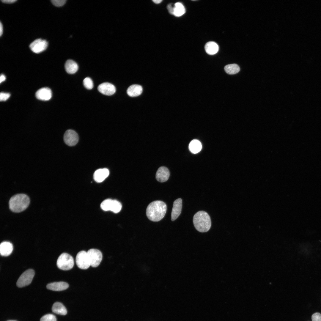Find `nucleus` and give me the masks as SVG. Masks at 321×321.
Instances as JSON below:
<instances>
[{
  "label": "nucleus",
  "instance_id": "cd10ccee",
  "mask_svg": "<svg viewBox=\"0 0 321 321\" xmlns=\"http://www.w3.org/2000/svg\"><path fill=\"white\" fill-rule=\"evenodd\" d=\"M66 0H52L53 4L56 7H60L63 6L66 3Z\"/></svg>",
  "mask_w": 321,
  "mask_h": 321
},
{
  "label": "nucleus",
  "instance_id": "5701e85b",
  "mask_svg": "<svg viewBox=\"0 0 321 321\" xmlns=\"http://www.w3.org/2000/svg\"><path fill=\"white\" fill-rule=\"evenodd\" d=\"M185 12V10L182 4L177 2L174 4V15L177 17H180Z\"/></svg>",
  "mask_w": 321,
  "mask_h": 321
},
{
  "label": "nucleus",
  "instance_id": "4be33fe9",
  "mask_svg": "<svg viewBox=\"0 0 321 321\" xmlns=\"http://www.w3.org/2000/svg\"><path fill=\"white\" fill-rule=\"evenodd\" d=\"M224 69L226 73L230 75L236 74L240 70L239 67L235 64L227 65L225 66Z\"/></svg>",
  "mask_w": 321,
  "mask_h": 321
},
{
  "label": "nucleus",
  "instance_id": "c85d7f7f",
  "mask_svg": "<svg viewBox=\"0 0 321 321\" xmlns=\"http://www.w3.org/2000/svg\"><path fill=\"white\" fill-rule=\"evenodd\" d=\"M10 94L9 93L1 92L0 94V101H5L7 100L10 96Z\"/></svg>",
  "mask_w": 321,
  "mask_h": 321
},
{
  "label": "nucleus",
  "instance_id": "6e6552de",
  "mask_svg": "<svg viewBox=\"0 0 321 321\" xmlns=\"http://www.w3.org/2000/svg\"><path fill=\"white\" fill-rule=\"evenodd\" d=\"M48 46V43L46 40L38 39L31 43L29 47L33 52L38 54L45 50Z\"/></svg>",
  "mask_w": 321,
  "mask_h": 321
},
{
  "label": "nucleus",
  "instance_id": "4468645a",
  "mask_svg": "<svg viewBox=\"0 0 321 321\" xmlns=\"http://www.w3.org/2000/svg\"><path fill=\"white\" fill-rule=\"evenodd\" d=\"M109 174V171L106 168L98 169L94 174V179L97 182H101L108 176Z\"/></svg>",
  "mask_w": 321,
  "mask_h": 321
},
{
  "label": "nucleus",
  "instance_id": "b1692460",
  "mask_svg": "<svg viewBox=\"0 0 321 321\" xmlns=\"http://www.w3.org/2000/svg\"><path fill=\"white\" fill-rule=\"evenodd\" d=\"M113 200L107 199L104 200L100 204V207L105 211H111Z\"/></svg>",
  "mask_w": 321,
  "mask_h": 321
},
{
  "label": "nucleus",
  "instance_id": "6ab92c4d",
  "mask_svg": "<svg viewBox=\"0 0 321 321\" xmlns=\"http://www.w3.org/2000/svg\"><path fill=\"white\" fill-rule=\"evenodd\" d=\"M204 48L207 54L212 55L216 54L218 52L219 47L216 43L213 41H210L206 44Z\"/></svg>",
  "mask_w": 321,
  "mask_h": 321
},
{
  "label": "nucleus",
  "instance_id": "412c9836",
  "mask_svg": "<svg viewBox=\"0 0 321 321\" xmlns=\"http://www.w3.org/2000/svg\"><path fill=\"white\" fill-rule=\"evenodd\" d=\"M189 148L191 152L194 154H196L199 152L201 150L202 145L199 141L196 139H194L190 142Z\"/></svg>",
  "mask_w": 321,
  "mask_h": 321
},
{
  "label": "nucleus",
  "instance_id": "423d86ee",
  "mask_svg": "<svg viewBox=\"0 0 321 321\" xmlns=\"http://www.w3.org/2000/svg\"><path fill=\"white\" fill-rule=\"evenodd\" d=\"M75 262L77 266L82 269H86L91 266L87 252L84 251H81L78 253Z\"/></svg>",
  "mask_w": 321,
  "mask_h": 321
},
{
  "label": "nucleus",
  "instance_id": "aec40b11",
  "mask_svg": "<svg viewBox=\"0 0 321 321\" xmlns=\"http://www.w3.org/2000/svg\"><path fill=\"white\" fill-rule=\"evenodd\" d=\"M52 310L53 312L57 314L64 315L67 313V310L63 305L61 303L56 302L53 305Z\"/></svg>",
  "mask_w": 321,
  "mask_h": 321
},
{
  "label": "nucleus",
  "instance_id": "7c9ffc66",
  "mask_svg": "<svg viewBox=\"0 0 321 321\" xmlns=\"http://www.w3.org/2000/svg\"><path fill=\"white\" fill-rule=\"evenodd\" d=\"M167 8L169 13L174 15V4L173 5L171 4H169L167 6Z\"/></svg>",
  "mask_w": 321,
  "mask_h": 321
},
{
  "label": "nucleus",
  "instance_id": "c756f323",
  "mask_svg": "<svg viewBox=\"0 0 321 321\" xmlns=\"http://www.w3.org/2000/svg\"><path fill=\"white\" fill-rule=\"evenodd\" d=\"M312 321H321V314L316 312L312 314L311 316Z\"/></svg>",
  "mask_w": 321,
  "mask_h": 321
},
{
  "label": "nucleus",
  "instance_id": "9b49d317",
  "mask_svg": "<svg viewBox=\"0 0 321 321\" xmlns=\"http://www.w3.org/2000/svg\"><path fill=\"white\" fill-rule=\"evenodd\" d=\"M182 207V200L179 198L175 200L173 202L171 214V220H175L180 215Z\"/></svg>",
  "mask_w": 321,
  "mask_h": 321
},
{
  "label": "nucleus",
  "instance_id": "a878e982",
  "mask_svg": "<svg viewBox=\"0 0 321 321\" xmlns=\"http://www.w3.org/2000/svg\"><path fill=\"white\" fill-rule=\"evenodd\" d=\"M83 84L84 87L88 89H92L93 87L92 80L89 77L85 78L83 81Z\"/></svg>",
  "mask_w": 321,
  "mask_h": 321
},
{
  "label": "nucleus",
  "instance_id": "39448f33",
  "mask_svg": "<svg viewBox=\"0 0 321 321\" xmlns=\"http://www.w3.org/2000/svg\"><path fill=\"white\" fill-rule=\"evenodd\" d=\"M34 274V271L33 269H29L25 271L18 280L17 286L18 287H22L29 285L31 283Z\"/></svg>",
  "mask_w": 321,
  "mask_h": 321
},
{
  "label": "nucleus",
  "instance_id": "7ed1b4c3",
  "mask_svg": "<svg viewBox=\"0 0 321 321\" xmlns=\"http://www.w3.org/2000/svg\"><path fill=\"white\" fill-rule=\"evenodd\" d=\"M29 197L24 194H18L12 196L9 203V208L15 213H20L26 209L30 203Z\"/></svg>",
  "mask_w": 321,
  "mask_h": 321
},
{
  "label": "nucleus",
  "instance_id": "c9c22d12",
  "mask_svg": "<svg viewBox=\"0 0 321 321\" xmlns=\"http://www.w3.org/2000/svg\"><path fill=\"white\" fill-rule=\"evenodd\" d=\"M14 321V320H10V321Z\"/></svg>",
  "mask_w": 321,
  "mask_h": 321
},
{
  "label": "nucleus",
  "instance_id": "ddd939ff",
  "mask_svg": "<svg viewBox=\"0 0 321 321\" xmlns=\"http://www.w3.org/2000/svg\"><path fill=\"white\" fill-rule=\"evenodd\" d=\"M52 92L49 88L43 87L39 89L36 93V96L39 100L47 101L52 97Z\"/></svg>",
  "mask_w": 321,
  "mask_h": 321
},
{
  "label": "nucleus",
  "instance_id": "0eeeda50",
  "mask_svg": "<svg viewBox=\"0 0 321 321\" xmlns=\"http://www.w3.org/2000/svg\"><path fill=\"white\" fill-rule=\"evenodd\" d=\"M87 252L91 266L94 268L98 266L102 259L103 256L101 252L98 249L92 248L88 250Z\"/></svg>",
  "mask_w": 321,
  "mask_h": 321
},
{
  "label": "nucleus",
  "instance_id": "f257e3e1",
  "mask_svg": "<svg viewBox=\"0 0 321 321\" xmlns=\"http://www.w3.org/2000/svg\"><path fill=\"white\" fill-rule=\"evenodd\" d=\"M167 210V206L163 201H155L150 203L147 206L146 215L150 220L158 221L164 216Z\"/></svg>",
  "mask_w": 321,
  "mask_h": 321
},
{
  "label": "nucleus",
  "instance_id": "2eb2a0df",
  "mask_svg": "<svg viewBox=\"0 0 321 321\" xmlns=\"http://www.w3.org/2000/svg\"><path fill=\"white\" fill-rule=\"evenodd\" d=\"M69 287V284L66 282L63 281L54 282L49 283L46 286L47 288L54 291H61L67 289Z\"/></svg>",
  "mask_w": 321,
  "mask_h": 321
},
{
  "label": "nucleus",
  "instance_id": "a211bd4d",
  "mask_svg": "<svg viewBox=\"0 0 321 321\" xmlns=\"http://www.w3.org/2000/svg\"><path fill=\"white\" fill-rule=\"evenodd\" d=\"M65 68L66 72L70 74L75 73L78 70V67L77 63L74 61L68 60L65 64Z\"/></svg>",
  "mask_w": 321,
  "mask_h": 321
},
{
  "label": "nucleus",
  "instance_id": "20e7f679",
  "mask_svg": "<svg viewBox=\"0 0 321 321\" xmlns=\"http://www.w3.org/2000/svg\"><path fill=\"white\" fill-rule=\"evenodd\" d=\"M56 264L59 268L64 270L71 269L74 265V260L73 257L67 253H63L59 257Z\"/></svg>",
  "mask_w": 321,
  "mask_h": 321
},
{
  "label": "nucleus",
  "instance_id": "f03ea898",
  "mask_svg": "<svg viewBox=\"0 0 321 321\" xmlns=\"http://www.w3.org/2000/svg\"><path fill=\"white\" fill-rule=\"evenodd\" d=\"M193 222L196 229L201 232L208 231L211 225L209 215L204 211H199L195 214L193 217Z\"/></svg>",
  "mask_w": 321,
  "mask_h": 321
},
{
  "label": "nucleus",
  "instance_id": "1a4fd4ad",
  "mask_svg": "<svg viewBox=\"0 0 321 321\" xmlns=\"http://www.w3.org/2000/svg\"><path fill=\"white\" fill-rule=\"evenodd\" d=\"M64 140L67 145L70 146H73L78 142L79 137L75 131L69 129L65 132L64 136Z\"/></svg>",
  "mask_w": 321,
  "mask_h": 321
},
{
  "label": "nucleus",
  "instance_id": "2f4dec72",
  "mask_svg": "<svg viewBox=\"0 0 321 321\" xmlns=\"http://www.w3.org/2000/svg\"><path fill=\"white\" fill-rule=\"evenodd\" d=\"M17 1L16 0H2L1 1L4 3L6 4L12 3Z\"/></svg>",
  "mask_w": 321,
  "mask_h": 321
},
{
  "label": "nucleus",
  "instance_id": "393cba45",
  "mask_svg": "<svg viewBox=\"0 0 321 321\" xmlns=\"http://www.w3.org/2000/svg\"><path fill=\"white\" fill-rule=\"evenodd\" d=\"M122 205L121 203L116 200H113L111 211L117 213L121 210Z\"/></svg>",
  "mask_w": 321,
  "mask_h": 321
},
{
  "label": "nucleus",
  "instance_id": "dca6fc26",
  "mask_svg": "<svg viewBox=\"0 0 321 321\" xmlns=\"http://www.w3.org/2000/svg\"><path fill=\"white\" fill-rule=\"evenodd\" d=\"M13 249V245L10 242L4 241L2 242L0 244V253L2 256H9L12 253Z\"/></svg>",
  "mask_w": 321,
  "mask_h": 321
},
{
  "label": "nucleus",
  "instance_id": "9d476101",
  "mask_svg": "<svg viewBox=\"0 0 321 321\" xmlns=\"http://www.w3.org/2000/svg\"><path fill=\"white\" fill-rule=\"evenodd\" d=\"M98 91L102 94L106 95H111L116 91L115 86L108 82H104L100 84L98 86Z\"/></svg>",
  "mask_w": 321,
  "mask_h": 321
},
{
  "label": "nucleus",
  "instance_id": "473e14b6",
  "mask_svg": "<svg viewBox=\"0 0 321 321\" xmlns=\"http://www.w3.org/2000/svg\"><path fill=\"white\" fill-rule=\"evenodd\" d=\"M6 79L5 76L3 74H1L0 77V83H1L4 81Z\"/></svg>",
  "mask_w": 321,
  "mask_h": 321
},
{
  "label": "nucleus",
  "instance_id": "f3484780",
  "mask_svg": "<svg viewBox=\"0 0 321 321\" xmlns=\"http://www.w3.org/2000/svg\"><path fill=\"white\" fill-rule=\"evenodd\" d=\"M143 89L142 86L138 84H133L130 86L127 90L128 95L131 97H136L142 93Z\"/></svg>",
  "mask_w": 321,
  "mask_h": 321
},
{
  "label": "nucleus",
  "instance_id": "bb28decb",
  "mask_svg": "<svg viewBox=\"0 0 321 321\" xmlns=\"http://www.w3.org/2000/svg\"><path fill=\"white\" fill-rule=\"evenodd\" d=\"M40 321H56V317L53 314H48L43 316Z\"/></svg>",
  "mask_w": 321,
  "mask_h": 321
},
{
  "label": "nucleus",
  "instance_id": "f704fd0d",
  "mask_svg": "<svg viewBox=\"0 0 321 321\" xmlns=\"http://www.w3.org/2000/svg\"><path fill=\"white\" fill-rule=\"evenodd\" d=\"M152 1L154 3L156 4H158L161 2L162 1L161 0H154Z\"/></svg>",
  "mask_w": 321,
  "mask_h": 321
},
{
  "label": "nucleus",
  "instance_id": "72a5a7b5",
  "mask_svg": "<svg viewBox=\"0 0 321 321\" xmlns=\"http://www.w3.org/2000/svg\"><path fill=\"white\" fill-rule=\"evenodd\" d=\"M3 25L1 23H0V36H1L3 34Z\"/></svg>",
  "mask_w": 321,
  "mask_h": 321
},
{
  "label": "nucleus",
  "instance_id": "f8f14e48",
  "mask_svg": "<svg viewBox=\"0 0 321 321\" xmlns=\"http://www.w3.org/2000/svg\"><path fill=\"white\" fill-rule=\"evenodd\" d=\"M170 172L168 169L165 166H161L157 170L155 175L157 180L161 182L167 181L169 178Z\"/></svg>",
  "mask_w": 321,
  "mask_h": 321
}]
</instances>
